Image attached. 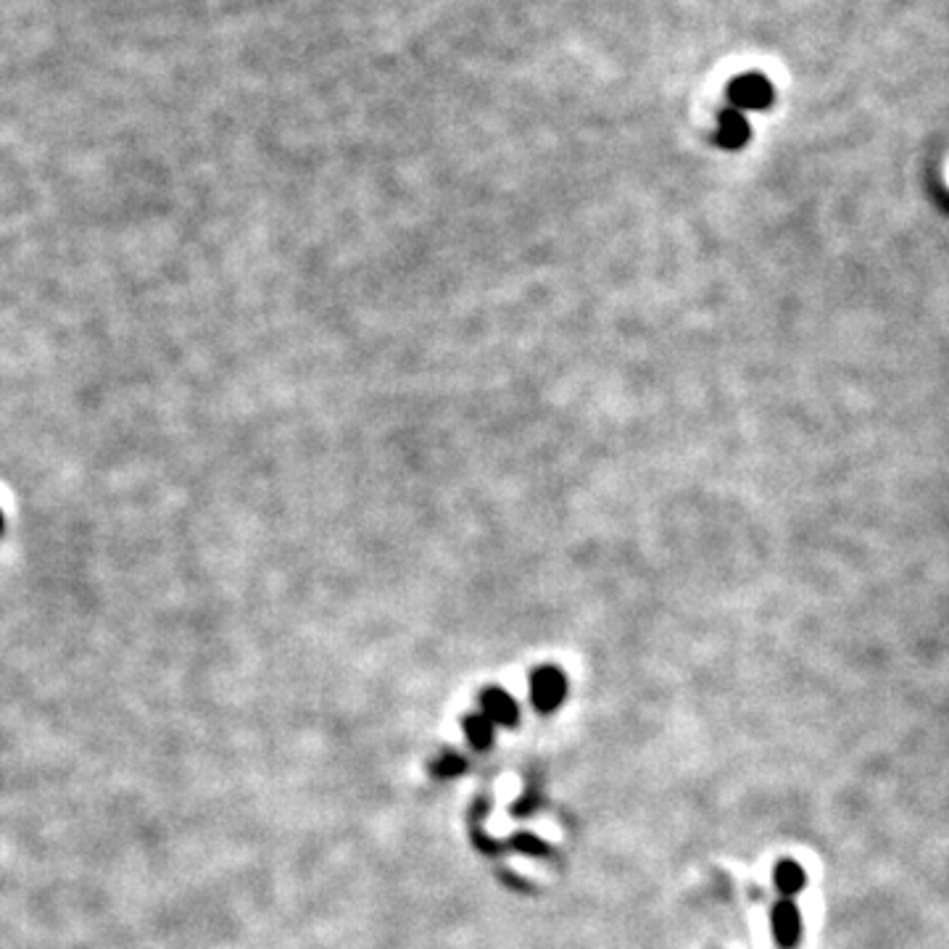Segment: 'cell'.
I'll return each instance as SVG.
<instances>
[{
	"instance_id": "obj_6",
	"label": "cell",
	"mask_w": 949,
	"mask_h": 949,
	"mask_svg": "<svg viewBox=\"0 0 949 949\" xmlns=\"http://www.w3.org/2000/svg\"><path fill=\"white\" fill-rule=\"evenodd\" d=\"M773 881H776V889L781 892V897L786 899H794L799 892L807 889V873L797 860H781L776 865Z\"/></svg>"
},
{
	"instance_id": "obj_4",
	"label": "cell",
	"mask_w": 949,
	"mask_h": 949,
	"mask_svg": "<svg viewBox=\"0 0 949 949\" xmlns=\"http://www.w3.org/2000/svg\"><path fill=\"white\" fill-rule=\"evenodd\" d=\"M480 707L483 712L480 715H486L493 725H507V728H515L520 723V707L512 696L507 694L504 689H486L480 694Z\"/></svg>"
},
{
	"instance_id": "obj_7",
	"label": "cell",
	"mask_w": 949,
	"mask_h": 949,
	"mask_svg": "<svg viewBox=\"0 0 949 949\" xmlns=\"http://www.w3.org/2000/svg\"><path fill=\"white\" fill-rule=\"evenodd\" d=\"M462 728L464 733H467V741H470L475 749H488L493 744V728H496V725H493L486 715H480V712L467 715V718L462 720Z\"/></svg>"
},
{
	"instance_id": "obj_1",
	"label": "cell",
	"mask_w": 949,
	"mask_h": 949,
	"mask_svg": "<svg viewBox=\"0 0 949 949\" xmlns=\"http://www.w3.org/2000/svg\"><path fill=\"white\" fill-rule=\"evenodd\" d=\"M728 98H731V109L765 111L776 101V90H773V82L765 74L749 72L731 82Z\"/></svg>"
},
{
	"instance_id": "obj_5",
	"label": "cell",
	"mask_w": 949,
	"mask_h": 949,
	"mask_svg": "<svg viewBox=\"0 0 949 949\" xmlns=\"http://www.w3.org/2000/svg\"><path fill=\"white\" fill-rule=\"evenodd\" d=\"M749 138H752V127L744 111L725 109L718 122V143L725 151H739L749 143Z\"/></svg>"
},
{
	"instance_id": "obj_2",
	"label": "cell",
	"mask_w": 949,
	"mask_h": 949,
	"mask_svg": "<svg viewBox=\"0 0 949 949\" xmlns=\"http://www.w3.org/2000/svg\"><path fill=\"white\" fill-rule=\"evenodd\" d=\"M567 696V678L559 667H538L530 675V702L538 712L551 715L554 710L562 707Z\"/></svg>"
},
{
	"instance_id": "obj_8",
	"label": "cell",
	"mask_w": 949,
	"mask_h": 949,
	"mask_svg": "<svg viewBox=\"0 0 949 949\" xmlns=\"http://www.w3.org/2000/svg\"><path fill=\"white\" fill-rule=\"evenodd\" d=\"M464 770H467V760L459 757L457 752L441 754L433 765V773L438 778H454V776H459V773H464Z\"/></svg>"
},
{
	"instance_id": "obj_3",
	"label": "cell",
	"mask_w": 949,
	"mask_h": 949,
	"mask_svg": "<svg viewBox=\"0 0 949 949\" xmlns=\"http://www.w3.org/2000/svg\"><path fill=\"white\" fill-rule=\"evenodd\" d=\"M770 923H773V939L781 949H797L799 942H802V928H805V921H802V913H799V907L794 899H778L776 905H773V913H770Z\"/></svg>"
},
{
	"instance_id": "obj_9",
	"label": "cell",
	"mask_w": 949,
	"mask_h": 949,
	"mask_svg": "<svg viewBox=\"0 0 949 949\" xmlns=\"http://www.w3.org/2000/svg\"><path fill=\"white\" fill-rule=\"evenodd\" d=\"M515 847L522 849V852H530V855H544L546 852V847L541 844V839H536V836H517Z\"/></svg>"
}]
</instances>
